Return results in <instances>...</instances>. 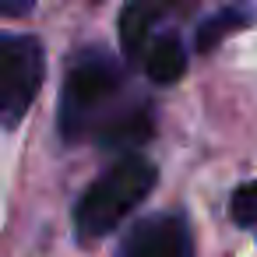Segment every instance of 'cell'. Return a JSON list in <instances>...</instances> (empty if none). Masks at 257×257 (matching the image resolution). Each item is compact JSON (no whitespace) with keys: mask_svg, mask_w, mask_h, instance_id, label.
<instances>
[{"mask_svg":"<svg viewBox=\"0 0 257 257\" xmlns=\"http://www.w3.org/2000/svg\"><path fill=\"white\" fill-rule=\"evenodd\" d=\"M155 166L145 155H123L113 162L99 180H92L78 204H74V229L78 239H99L109 236L155 187Z\"/></svg>","mask_w":257,"mask_h":257,"instance_id":"obj_2","label":"cell"},{"mask_svg":"<svg viewBox=\"0 0 257 257\" xmlns=\"http://www.w3.org/2000/svg\"><path fill=\"white\" fill-rule=\"evenodd\" d=\"M32 4H0V15H29Z\"/></svg>","mask_w":257,"mask_h":257,"instance_id":"obj_9","label":"cell"},{"mask_svg":"<svg viewBox=\"0 0 257 257\" xmlns=\"http://www.w3.org/2000/svg\"><path fill=\"white\" fill-rule=\"evenodd\" d=\"M123 92V71L106 50L78 53L64 78L60 99V138L74 145L88 131L99 145H134L152 134V116L145 106L113 109Z\"/></svg>","mask_w":257,"mask_h":257,"instance_id":"obj_1","label":"cell"},{"mask_svg":"<svg viewBox=\"0 0 257 257\" xmlns=\"http://www.w3.org/2000/svg\"><path fill=\"white\" fill-rule=\"evenodd\" d=\"M250 18H253V11H243V8H225V11L211 15V18H208V22H201V25H197V32H194V46H197V53H211L225 36H232V32H239V29H246V25H250Z\"/></svg>","mask_w":257,"mask_h":257,"instance_id":"obj_7","label":"cell"},{"mask_svg":"<svg viewBox=\"0 0 257 257\" xmlns=\"http://www.w3.org/2000/svg\"><path fill=\"white\" fill-rule=\"evenodd\" d=\"M46 78V53L36 36L0 39V123L18 127Z\"/></svg>","mask_w":257,"mask_h":257,"instance_id":"obj_3","label":"cell"},{"mask_svg":"<svg viewBox=\"0 0 257 257\" xmlns=\"http://www.w3.org/2000/svg\"><path fill=\"white\" fill-rule=\"evenodd\" d=\"M145 74L155 81V85H176L183 74H187V53H183V43L173 36V32H162L152 39V46L145 50Z\"/></svg>","mask_w":257,"mask_h":257,"instance_id":"obj_5","label":"cell"},{"mask_svg":"<svg viewBox=\"0 0 257 257\" xmlns=\"http://www.w3.org/2000/svg\"><path fill=\"white\" fill-rule=\"evenodd\" d=\"M120 257H194L190 232L176 215H148L123 236Z\"/></svg>","mask_w":257,"mask_h":257,"instance_id":"obj_4","label":"cell"},{"mask_svg":"<svg viewBox=\"0 0 257 257\" xmlns=\"http://www.w3.org/2000/svg\"><path fill=\"white\" fill-rule=\"evenodd\" d=\"M229 211H232V222L239 229H250L257 236V180L236 187V194L229 201Z\"/></svg>","mask_w":257,"mask_h":257,"instance_id":"obj_8","label":"cell"},{"mask_svg":"<svg viewBox=\"0 0 257 257\" xmlns=\"http://www.w3.org/2000/svg\"><path fill=\"white\" fill-rule=\"evenodd\" d=\"M159 8H145V4H127L120 11V50L131 64L145 60V50L152 46V29L159 22Z\"/></svg>","mask_w":257,"mask_h":257,"instance_id":"obj_6","label":"cell"}]
</instances>
